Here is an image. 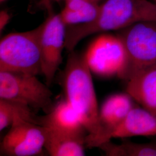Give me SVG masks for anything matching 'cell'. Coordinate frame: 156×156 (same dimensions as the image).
<instances>
[{
	"label": "cell",
	"mask_w": 156,
	"mask_h": 156,
	"mask_svg": "<svg viewBox=\"0 0 156 156\" xmlns=\"http://www.w3.org/2000/svg\"><path fill=\"white\" fill-rule=\"evenodd\" d=\"M91 70L84 54L69 52L62 76L66 99L80 118L87 135L86 140L99 132V111Z\"/></svg>",
	"instance_id": "obj_1"
},
{
	"label": "cell",
	"mask_w": 156,
	"mask_h": 156,
	"mask_svg": "<svg viewBox=\"0 0 156 156\" xmlns=\"http://www.w3.org/2000/svg\"><path fill=\"white\" fill-rule=\"evenodd\" d=\"M43 24L32 30L13 33L0 42V71L32 75L42 73L41 38Z\"/></svg>",
	"instance_id": "obj_2"
},
{
	"label": "cell",
	"mask_w": 156,
	"mask_h": 156,
	"mask_svg": "<svg viewBox=\"0 0 156 156\" xmlns=\"http://www.w3.org/2000/svg\"><path fill=\"white\" fill-rule=\"evenodd\" d=\"M126 50V61L119 78H131L156 66V22H145L119 30Z\"/></svg>",
	"instance_id": "obj_3"
},
{
	"label": "cell",
	"mask_w": 156,
	"mask_h": 156,
	"mask_svg": "<svg viewBox=\"0 0 156 156\" xmlns=\"http://www.w3.org/2000/svg\"><path fill=\"white\" fill-rule=\"evenodd\" d=\"M47 85L35 75L0 71V99L11 101L32 110H42L48 113L53 105V93Z\"/></svg>",
	"instance_id": "obj_4"
},
{
	"label": "cell",
	"mask_w": 156,
	"mask_h": 156,
	"mask_svg": "<svg viewBox=\"0 0 156 156\" xmlns=\"http://www.w3.org/2000/svg\"><path fill=\"white\" fill-rule=\"evenodd\" d=\"M156 22V3L148 0H107L94 21L97 31L120 30L135 24Z\"/></svg>",
	"instance_id": "obj_5"
},
{
	"label": "cell",
	"mask_w": 156,
	"mask_h": 156,
	"mask_svg": "<svg viewBox=\"0 0 156 156\" xmlns=\"http://www.w3.org/2000/svg\"><path fill=\"white\" fill-rule=\"evenodd\" d=\"M83 54L91 73L103 77H118L126 61L124 46L117 34H101Z\"/></svg>",
	"instance_id": "obj_6"
},
{
	"label": "cell",
	"mask_w": 156,
	"mask_h": 156,
	"mask_svg": "<svg viewBox=\"0 0 156 156\" xmlns=\"http://www.w3.org/2000/svg\"><path fill=\"white\" fill-rule=\"evenodd\" d=\"M52 9L51 8L47 10L49 15L42 23L41 38L42 73L48 85L52 83L62 64L67 30L60 14L55 13Z\"/></svg>",
	"instance_id": "obj_7"
},
{
	"label": "cell",
	"mask_w": 156,
	"mask_h": 156,
	"mask_svg": "<svg viewBox=\"0 0 156 156\" xmlns=\"http://www.w3.org/2000/svg\"><path fill=\"white\" fill-rule=\"evenodd\" d=\"M45 127L22 118L16 119L1 144V153L9 156L39 155L45 149Z\"/></svg>",
	"instance_id": "obj_8"
},
{
	"label": "cell",
	"mask_w": 156,
	"mask_h": 156,
	"mask_svg": "<svg viewBox=\"0 0 156 156\" xmlns=\"http://www.w3.org/2000/svg\"><path fill=\"white\" fill-rule=\"evenodd\" d=\"M135 101L128 93L112 95L104 101L99 111V132L94 138L86 140L89 147H98L111 140V135L135 106Z\"/></svg>",
	"instance_id": "obj_9"
},
{
	"label": "cell",
	"mask_w": 156,
	"mask_h": 156,
	"mask_svg": "<svg viewBox=\"0 0 156 156\" xmlns=\"http://www.w3.org/2000/svg\"><path fill=\"white\" fill-rule=\"evenodd\" d=\"M156 135V115L140 106H134L111 135L114 138Z\"/></svg>",
	"instance_id": "obj_10"
},
{
	"label": "cell",
	"mask_w": 156,
	"mask_h": 156,
	"mask_svg": "<svg viewBox=\"0 0 156 156\" xmlns=\"http://www.w3.org/2000/svg\"><path fill=\"white\" fill-rule=\"evenodd\" d=\"M39 119L40 125L48 128L75 134L87 133L77 112L66 98L53 105L49 112Z\"/></svg>",
	"instance_id": "obj_11"
},
{
	"label": "cell",
	"mask_w": 156,
	"mask_h": 156,
	"mask_svg": "<svg viewBox=\"0 0 156 156\" xmlns=\"http://www.w3.org/2000/svg\"><path fill=\"white\" fill-rule=\"evenodd\" d=\"M44 127L45 149L50 156L85 155L84 145H86V134L70 133Z\"/></svg>",
	"instance_id": "obj_12"
},
{
	"label": "cell",
	"mask_w": 156,
	"mask_h": 156,
	"mask_svg": "<svg viewBox=\"0 0 156 156\" xmlns=\"http://www.w3.org/2000/svg\"><path fill=\"white\" fill-rule=\"evenodd\" d=\"M126 93L140 106L156 115V66L131 78Z\"/></svg>",
	"instance_id": "obj_13"
},
{
	"label": "cell",
	"mask_w": 156,
	"mask_h": 156,
	"mask_svg": "<svg viewBox=\"0 0 156 156\" xmlns=\"http://www.w3.org/2000/svg\"><path fill=\"white\" fill-rule=\"evenodd\" d=\"M64 2L65 6L59 14L67 27L92 22L100 9L98 2L91 0H65Z\"/></svg>",
	"instance_id": "obj_14"
},
{
	"label": "cell",
	"mask_w": 156,
	"mask_h": 156,
	"mask_svg": "<svg viewBox=\"0 0 156 156\" xmlns=\"http://www.w3.org/2000/svg\"><path fill=\"white\" fill-rule=\"evenodd\" d=\"M98 147L106 156H156V140L142 144L126 141L121 144H115L109 140Z\"/></svg>",
	"instance_id": "obj_15"
},
{
	"label": "cell",
	"mask_w": 156,
	"mask_h": 156,
	"mask_svg": "<svg viewBox=\"0 0 156 156\" xmlns=\"http://www.w3.org/2000/svg\"><path fill=\"white\" fill-rule=\"evenodd\" d=\"M32 111L28 106L22 104L0 99V130L2 131L11 126L19 118L39 124V116H37Z\"/></svg>",
	"instance_id": "obj_16"
},
{
	"label": "cell",
	"mask_w": 156,
	"mask_h": 156,
	"mask_svg": "<svg viewBox=\"0 0 156 156\" xmlns=\"http://www.w3.org/2000/svg\"><path fill=\"white\" fill-rule=\"evenodd\" d=\"M11 15L5 10L0 12V33H2L11 20Z\"/></svg>",
	"instance_id": "obj_17"
},
{
	"label": "cell",
	"mask_w": 156,
	"mask_h": 156,
	"mask_svg": "<svg viewBox=\"0 0 156 156\" xmlns=\"http://www.w3.org/2000/svg\"><path fill=\"white\" fill-rule=\"evenodd\" d=\"M65 1V0H39V1L37 2V6L41 8L48 10V9L53 8V5L56 2H59L60 1ZM98 2L99 0H91Z\"/></svg>",
	"instance_id": "obj_18"
},
{
	"label": "cell",
	"mask_w": 156,
	"mask_h": 156,
	"mask_svg": "<svg viewBox=\"0 0 156 156\" xmlns=\"http://www.w3.org/2000/svg\"><path fill=\"white\" fill-rule=\"evenodd\" d=\"M6 1H8V0H0V2H1V3H2V2H5Z\"/></svg>",
	"instance_id": "obj_19"
},
{
	"label": "cell",
	"mask_w": 156,
	"mask_h": 156,
	"mask_svg": "<svg viewBox=\"0 0 156 156\" xmlns=\"http://www.w3.org/2000/svg\"><path fill=\"white\" fill-rule=\"evenodd\" d=\"M154 2H155V3H156V0H154Z\"/></svg>",
	"instance_id": "obj_20"
}]
</instances>
